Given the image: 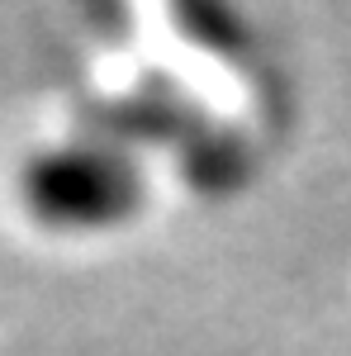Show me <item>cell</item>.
I'll return each mask as SVG.
<instances>
[{
  "instance_id": "obj_1",
  "label": "cell",
  "mask_w": 351,
  "mask_h": 356,
  "mask_svg": "<svg viewBox=\"0 0 351 356\" xmlns=\"http://www.w3.org/2000/svg\"><path fill=\"white\" fill-rule=\"evenodd\" d=\"M142 200L133 162L105 143H67L24 171V204L48 228L95 233L124 223Z\"/></svg>"
}]
</instances>
